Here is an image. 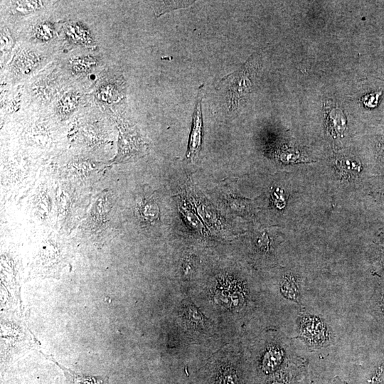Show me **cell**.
<instances>
[{
  "instance_id": "obj_1",
  "label": "cell",
  "mask_w": 384,
  "mask_h": 384,
  "mask_svg": "<svg viewBox=\"0 0 384 384\" xmlns=\"http://www.w3.org/2000/svg\"><path fill=\"white\" fill-rule=\"evenodd\" d=\"M257 67V60L250 58L240 70L225 76L221 80V82H225L228 87V107L230 110L238 108L248 96Z\"/></svg>"
},
{
  "instance_id": "obj_2",
  "label": "cell",
  "mask_w": 384,
  "mask_h": 384,
  "mask_svg": "<svg viewBox=\"0 0 384 384\" xmlns=\"http://www.w3.org/2000/svg\"><path fill=\"white\" fill-rule=\"evenodd\" d=\"M203 85H201L199 87L196 98V106L193 114L192 128L190 133L188 151L186 153L187 159H189L191 161L197 160L202 144L203 119L201 101L203 98Z\"/></svg>"
},
{
  "instance_id": "obj_3",
  "label": "cell",
  "mask_w": 384,
  "mask_h": 384,
  "mask_svg": "<svg viewBox=\"0 0 384 384\" xmlns=\"http://www.w3.org/2000/svg\"><path fill=\"white\" fill-rule=\"evenodd\" d=\"M63 372L67 384H110L108 376L91 375L75 372L58 363L52 356H46Z\"/></svg>"
},
{
  "instance_id": "obj_4",
  "label": "cell",
  "mask_w": 384,
  "mask_h": 384,
  "mask_svg": "<svg viewBox=\"0 0 384 384\" xmlns=\"http://www.w3.org/2000/svg\"><path fill=\"white\" fill-rule=\"evenodd\" d=\"M301 330L302 334L311 343L319 345L327 338L324 325L316 318L306 319L302 322Z\"/></svg>"
},
{
  "instance_id": "obj_5",
  "label": "cell",
  "mask_w": 384,
  "mask_h": 384,
  "mask_svg": "<svg viewBox=\"0 0 384 384\" xmlns=\"http://www.w3.org/2000/svg\"><path fill=\"white\" fill-rule=\"evenodd\" d=\"M372 314L384 328V280L375 289L370 301Z\"/></svg>"
},
{
  "instance_id": "obj_6",
  "label": "cell",
  "mask_w": 384,
  "mask_h": 384,
  "mask_svg": "<svg viewBox=\"0 0 384 384\" xmlns=\"http://www.w3.org/2000/svg\"><path fill=\"white\" fill-rule=\"evenodd\" d=\"M328 123L331 134L341 137L346 127V118L340 109L334 108L329 113Z\"/></svg>"
},
{
  "instance_id": "obj_7",
  "label": "cell",
  "mask_w": 384,
  "mask_h": 384,
  "mask_svg": "<svg viewBox=\"0 0 384 384\" xmlns=\"http://www.w3.org/2000/svg\"><path fill=\"white\" fill-rule=\"evenodd\" d=\"M139 213L142 218L146 221L151 222L155 220L158 217V206L151 201H145L141 206Z\"/></svg>"
},
{
  "instance_id": "obj_8",
  "label": "cell",
  "mask_w": 384,
  "mask_h": 384,
  "mask_svg": "<svg viewBox=\"0 0 384 384\" xmlns=\"http://www.w3.org/2000/svg\"><path fill=\"white\" fill-rule=\"evenodd\" d=\"M337 167L338 168L340 172L342 174H352V175H356L361 171V164L356 161H352L350 159H341L336 162Z\"/></svg>"
},
{
  "instance_id": "obj_9",
  "label": "cell",
  "mask_w": 384,
  "mask_h": 384,
  "mask_svg": "<svg viewBox=\"0 0 384 384\" xmlns=\"http://www.w3.org/2000/svg\"><path fill=\"white\" fill-rule=\"evenodd\" d=\"M155 9L156 14H161L164 12L169 11L172 9H176L181 7H186L191 4V1H157Z\"/></svg>"
},
{
  "instance_id": "obj_10",
  "label": "cell",
  "mask_w": 384,
  "mask_h": 384,
  "mask_svg": "<svg viewBox=\"0 0 384 384\" xmlns=\"http://www.w3.org/2000/svg\"><path fill=\"white\" fill-rule=\"evenodd\" d=\"M179 210L186 220L187 223L196 230L202 232L203 226L199 218L186 206H181Z\"/></svg>"
},
{
  "instance_id": "obj_11",
  "label": "cell",
  "mask_w": 384,
  "mask_h": 384,
  "mask_svg": "<svg viewBox=\"0 0 384 384\" xmlns=\"http://www.w3.org/2000/svg\"><path fill=\"white\" fill-rule=\"evenodd\" d=\"M282 292L287 298L297 300L299 297V291L296 282L292 277H287L282 284Z\"/></svg>"
},
{
  "instance_id": "obj_12",
  "label": "cell",
  "mask_w": 384,
  "mask_h": 384,
  "mask_svg": "<svg viewBox=\"0 0 384 384\" xmlns=\"http://www.w3.org/2000/svg\"><path fill=\"white\" fill-rule=\"evenodd\" d=\"M78 104V97L74 95H68L61 100L60 109L63 112H68L73 110Z\"/></svg>"
},
{
  "instance_id": "obj_13",
  "label": "cell",
  "mask_w": 384,
  "mask_h": 384,
  "mask_svg": "<svg viewBox=\"0 0 384 384\" xmlns=\"http://www.w3.org/2000/svg\"><path fill=\"white\" fill-rule=\"evenodd\" d=\"M381 92H375L367 94L362 97L363 105L368 108H373L377 106Z\"/></svg>"
},
{
  "instance_id": "obj_14",
  "label": "cell",
  "mask_w": 384,
  "mask_h": 384,
  "mask_svg": "<svg viewBox=\"0 0 384 384\" xmlns=\"http://www.w3.org/2000/svg\"><path fill=\"white\" fill-rule=\"evenodd\" d=\"M42 2L41 1H18L16 3V9L20 11H28L33 9H36L38 7H41Z\"/></svg>"
},
{
  "instance_id": "obj_15",
  "label": "cell",
  "mask_w": 384,
  "mask_h": 384,
  "mask_svg": "<svg viewBox=\"0 0 384 384\" xmlns=\"http://www.w3.org/2000/svg\"><path fill=\"white\" fill-rule=\"evenodd\" d=\"M36 36L42 40H48L53 36V28L49 24L39 25Z\"/></svg>"
},
{
  "instance_id": "obj_16",
  "label": "cell",
  "mask_w": 384,
  "mask_h": 384,
  "mask_svg": "<svg viewBox=\"0 0 384 384\" xmlns=\"http://www.w3.org/2000/svg\"><path fill=\"white\" fill-rule=\"evenodd\" d=\"M221 384H237L236 377L232 371H228L223 374Z\"/></svg>"
},
{
  "instance_id": "obj_17",
  "label": "cell",
  "mask_w": 384,
  "mask_h": 384,
  "mask_svg": "<svg viewBox=\"0 0 384 384\" xmlns=\"http://www.w3.org/2000/svg\"><path fill=\"white\" fill-rule=\"evenodd\" d=\"M380 242L382 243H380V255L379 261H378L379 272L380 274L384 277V239L382 240Z\"/></svg>"
},
{
  "instance_id": "obj_18",
  "label": "cell",
  "mask_w": 384,
  "mask_h": 384,
  "mask_svg": "<svg viewBox=\"0 0 384 384\" xmlns=\"http://www.w3.org/2000/svg\"><path fill=\"white\" fill-rule=\"evenodd\" d=\"M333 384H344V383H341L340 381H336Z\"/></svg>"
}]
</instances>
